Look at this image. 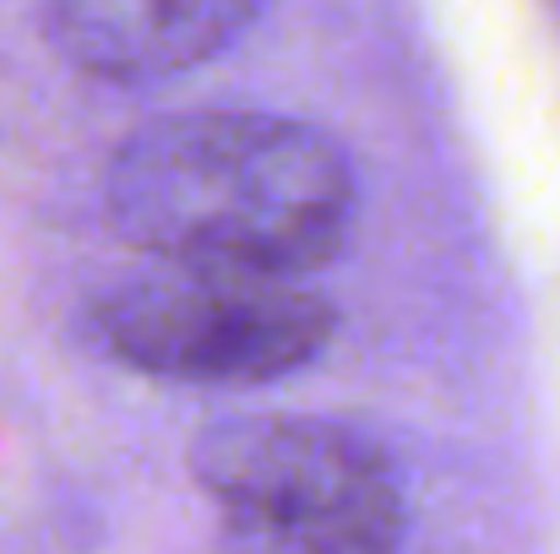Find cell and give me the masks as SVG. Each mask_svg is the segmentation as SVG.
Returning a JSON list of instances; mask_svg holds the SVG:
<instances>
[{"label":"cell","mask_w":560,"mask_h":554,"mask_svg":"<svg viewBox=\"0 0 560 554\" xmlns=\"http://www.w3.org/2000/svg\"><path fill=\"white\" fill-rule=\"evenodd\" d=\"M267 0H49V44L98 82H170L223 55Z\"/></svg>","instance_id":"4"},{"label":"cell","mask_w":560,"mask_h":554,"mask_svg":"<svg viewBox=\"0 0 560 554\" xmlns=\"http://www.w3.org/2000/svg\"><path fill=\"white\" fill-rule=\"evenodd\" d=\"M109 228L164 256L300 278L327 267L354 228V169L332 137L261 109H186L120 142L104 175Z\"/></svg>","instance_id":"1"},{"label":"cell","mask_w":560,"mask_h":554,"mask_svg":"<svg viewBox=\"0 0 560 554\" xmlns=\"http://www.w3.org/2000/svg\"><path fill=\"white\" fill-rule=\"evenodd\" d=\"M196 490L278 554H392L402 490L386 451L316 413H245L190 440Z\"/></svg>","instance_id":"2"},{"label":"cell","mask_w":560,"mask_h":554,"mask_svg":"<svg viewBox=\"0 0 560 554\" xmlns=\"http://www.w3.org/2000/svg\"><path fill=\"white\" fill-rule=\"evenodd\" d=\"M332 305L300 278L159 267L88 305L115 365L180 386H256L294 375L332 343Z\"/></svg>","instance_id":"3"}]
</instances>
